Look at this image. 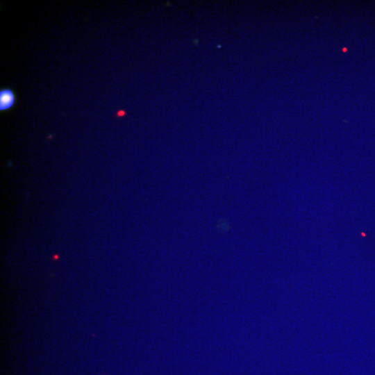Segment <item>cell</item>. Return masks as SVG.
Listing matches in <instances>:
<instances>
[{"mask_svg": "<svg viewBox=\"0 0 375 375\" xmlns=\"http://www.w3.org/2000/svg\"><path fill=\"white\" fill-rule=\"evenodd\" d=\"M15 103L13 92L10 89H3L0 91V110H5L11 108Z\"/></svg>", "mask_w": 375, "mask_h": 375, "instance_id": "cell-1", "label": "cell"}]
</instances>
